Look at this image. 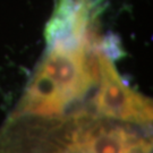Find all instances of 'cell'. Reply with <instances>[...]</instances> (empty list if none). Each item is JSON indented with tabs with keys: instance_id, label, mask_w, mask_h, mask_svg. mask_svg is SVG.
<instances>
[{
	"instance_id": "cell-1",
	"label": "cell",
	"mask_w": 153,
	"mask_h": 153,
	"mask_svg": "<svg viewBox=\"0 0 153 153\" xmlns=\"http://www.w3.org/2000/svg\"><path fill=\"white\" fill-rule=\"evenodd\" d=\"M65 153H151L152 143L131 126L86 112L74 115Z\"/></svg>"
},
{
	"instance_id": "cell-4",
	"label": "cell",
	"mask_w": 153,
	"mask_h": 153,
	"mask_svg": "<svg viewBox=\"0 0 153 153\" xmlns=\"http://www.w3.org/2000/svg\"><path fill=\"white\" fill-rule=\"evenodd\" d=\"M86 2H88L90 10H93V9H95L99 5H101V4L103 2V0H86Z\"/></svg>"
},
{
	"instance_id": "cell-3",
	"label": "cell",
	"mask_w": 153,
	"mask_h": 153,
	"mask_svg": "<svg viewBox=\"0 0 153 153\" xmlns=\"http://www.w3.org/2000/svg\"><path fill=\"white\" fill-rule=\"evenodd\" d=\"M99 47H100L101 52L111 61L118 60L125 55L124 50L121 48L119 38L111 33L107 34L102 40H100Z\"/></svg>"
},
{
	"instance_id": "cell-2",
	"label": "cell",
	"mask_w": 153,
	"mask_h": 153,
	"mask_svg": "<svg viewBox=\"0 0 153 153\" xmlns=\"http://www.w3.org/2000/svg\"><path fill=\"white\" fill-rule=\"evenodd\" d=\"M99 66L100 86L94 97L97 114L107 119L131 123L137 126H151L153 117L151 100L126 84L115 68L114 61L108 59L101 50L99 53Z\"/></svg>"
}]
</instances>
